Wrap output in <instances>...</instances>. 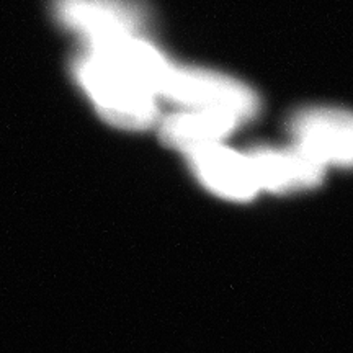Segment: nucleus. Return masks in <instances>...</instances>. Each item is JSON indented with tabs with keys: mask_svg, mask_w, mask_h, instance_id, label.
<instances>
[{
	"mask_svg": "<svg viewBox=\"0 0 353 353\" xmlns=\"http://www.w3.org/2000/svg\"><path fill=\"white\" fill-rule=\"evenodd\" d=\"M159 99L180 108L201 110L245 125L260 112L259 95L247 83L218 70L172 63L159 87Z\"/></svg>",
	"mask_w": 353,
	"mask_h": 353,
	"instance_id": "obj_2",
	"label": "nucleus"
},
{
	"mask_svg": "<svg viewBox=\"0 0 353 353\" xmlns=\"http://www.w3.org/2000/svg\"><path fill=\"white\" fill-rule=\"evenodd\" d=\"M51 13L77 44L148 37L151 23L143 0H51Z\"/></svg>",
	"mask_w": 353,
	"mask_h": 353,
	"instance_id": "obj_3",
	"label": "nucleus"
},
{
	"mask_svg": "<svg viewBox=\"0 0 353 353\" xmlns=\"http://www.w3.org/2000/svg\"><path fill=\"white\" fill-rule=\"evenodd\" d=\"M245 154L252 165L259 192L288 195L316 188L324 180V167L296 145H257Z\"/></svg>",
	"mask_w": 353,
	"mask_h": 353,
	"instance_id": "obj_5",
	"label": "nucleus"
},
{
	"mask_svg": "<svg viewBox=\"0 0 353 353\" xmlns=\"http://www.w3.org/2000/svg\"><path fill=\"white\" fill-rule=\"evenodd\" d=\"M293 145L317 164L353 169V112L334 107L299 110L290 121Z\"/></svg>",
	"mask_w": 353,
	"mask_h": 353,
	"instance_id": "obj_4",
	"label": "nucleus"
},
{
	"mask_svg": "<svg viewBox=\"0 0 353 353\" xmlns=\"http://www.w3.org/2000/svg\"><path fill=\"white\" fill-rule=\"evenodd\" d=\"M185 157L198 182L213 195L236 203L250 201L257 196L259 187L245 152L214 144Z\"/></svg>",
	"mask_w": 353,
	"mask_h": 353,
	"instance_id": "obj_6",
	"label": "nucleus"
},
{
	"mask_svg": "<svg viewBox=\"0 0 353 353\" xmlns=\"http://www.w3.org/2000/svg\"><path fill=\"white\" fill-rule=\"evenodd\" d=\"M70 74L97 114L125 131H144L161 120L159 97L138 76L112 57L77 48Z\"/></svg>",
	"mask_w": 353,
	"mask_h": 353,
	"instance_id": "obj_1",
	"label": "nucleus"
},
{
	"mask_svg": "<svg viewBox=\"0 0 353 353\" xmlns=\"http://www.w3.org/2000/svg\"><path fill=\"white\" fill-rule=\"evenodd\" d=\"M157 126L162 143L185 156L210 145L224 144V139L239 128L219 114L188 108H180L161 118Z\"/></svg>",
	"mask_w": 353,
	"mask_h": 353,
	"instance_id": "obj_7",
	"label": "nucleus"
}]
</instances>
